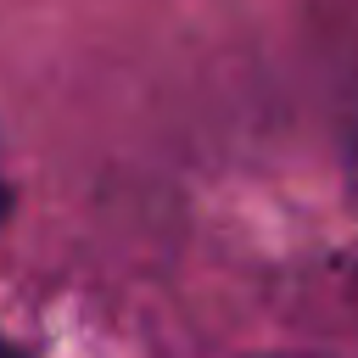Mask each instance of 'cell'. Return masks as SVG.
Masks as SVG:
<instances>
[{"label": "cell", "mask_w": 358, "mask_h": 358, "mask_svg": "<svg viewBox=\"0 0 358 358\" xmlns=\"http://www.w3.org/2000/svg\"><path fill=\"white\" fill-rule=\"evenodd\" d=\"M246 358H324V352H308V347H268V352H246Z\"/></svg>", "instance_id": "obj_1"}, {"label": "cell", "mask_w": 358, "mask_h": 358, "mask_svg": "<svg viewBox=\"0 0 358 358\" xmlns=\"http://www.w3.org/2000/svg\"><path fill=\"white\" fill-rule=\"evenodd\" d=\"M11 213V190H6V179H0V218Z\"/></svg>", "instance_id": "obj_3"}, {"label": "cell", "mask_w": 358, "mask_h": 358, "mask_svg": "<svg viewBox=\"0 0 358 358\" xmlns=\"http://www.w3.org/2000/svg\"><path fill=\"white\" fill-rule=\"evenodd\" d=\"M0 358H11V352H0Z\"/></svg>", "instance_id": "obj_4"}, {"label": "cell", "mask_w": 358, "mask_h": 358, "mask_svg": "<svg viewBox=\"0 0 358 358\" xmlns=\"http://www.w3.org/2000/svg\"><path fill=\"white\" fill-rule=\"evenodd\" d=\"M347 173H352V201H358V145H352V162H347Z\"/></svg>", "instance_id": "obj_2"}]
</instances>
